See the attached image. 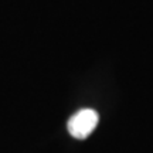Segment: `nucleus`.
<instances>
[{"label":"nucleus","mask_w":153,"mask_h":153,"mask_svg":"<svg viewBox=\"0 0 153 153\" xmlns=\"http://www.w3.org/2000/svg\"><path fill=\"white\" fill-rule=\"evenodd\" d=\"M99 120V115L94 109H81L68 120V132L75 139H85L94 132Z\"/></svg>","instance_id":"obj_1"}]
</instances>
